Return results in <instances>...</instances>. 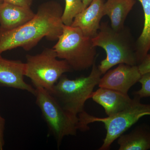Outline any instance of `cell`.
Instances as JSON below:
<instances>
[{"label":"cell","instance_id":"6da1fadb","mask_svg":"<svg viewBox=\"0 0 150 150\" xmlns=\"http://www.w3.org/2000/svg\"><path fill=\"white\" fill-rule=\"evenodd\" d=\"M63 11L59 3L47 2L40 6L33 18L21 26L9 30L0 27V55L18 47L29 51L43 38L50 41L58 40L64 25Z\"/></svg>","mask_w":150,"mask_h":150},{"label":"cell","instance_id":"7a4b0ae2","mask_svg":"<svg viewBox=\"0 0 150 150\" xmlns=\"http://www.w3.org/2000/svg\"><path fill=\"white\" fill-rule=\"evenodd\" d=\"M92 40L95 47L102 48L106 52V58L98 66L102 75L119 64L138 65L135 43L127 27L115 30L108 22H102Z\"/></svg>","mask_w":150,"mask_h":150},{"label":"cell","instance_id":"3957f363","mask_svg":"<svg viewBox=\"0 0 150 150\" xmlns=\"http://www.w3.org/2000/svg\"><path fill=\"white\" fill-rule=\"evenodd\" d=\"M102 75L96 62L87 76L71 80L64 74L49 92L64 110L78 117L79 114L84 111L85 103L91 98Z\"/></svg>","mask_w":150,"mask_h":150},{"label":"cell","instance_id":"277c9868","mask_svg":"<svg viewBox=\"0 0 150 150\" xmlns=\"http://www.w3.org/2000/svg\"><path fill=\"white\" fill-rule=\"evenodd\" d=\"M132 104L125 110L110 116L99 118L84 111L78 115L79 130L85 131L89 129L90 123L101 122L104 124L106 134L103 144L98 149L107 150L115 140L145 115H150V104H143L139 97L134 96Z\"/></svg>","mask_w":150,"mask_h":150},{"label":"cell","instance_id":"5b68a950","mask_svg":"<svg viewBox=\"0 0 150 150\" xmlns=\"http://www.w3.org/2000/svg\"><path fill=\"white\" fill-rule=\"evenodd\" d=\"M53 47L59 59L64 60L73 71H83L96 62V47L92 38L78 27L64 25L63 32Z\"/></svg>","mask_w":150,"mask_h":150},{"label":"cell","instance_id":"8992f818","mask_svg":"<svg viewBox=\"0 0 150 150\" xmlns=\"http://www.w3.org/2000/svg\"><path fill=\"white\" fill-rule=\"evenodd\" d=\"M57 58L53 48H45L36 55H26L25 76L30 79L35 88L51 91L63 75L73 71L65 60Z\"/></svg>","mask_w":150,"mask_h":150},{"label":"cell","instance_id":"52a82bcc","mask_svg":"<svg viewBox=\"0 0 150 150\" xmlns=\"http://www.w3.org/2000/svg\"><path fill=\"white\" fill-rule=\"evenodd\" d=\"M36 103L40 108L49 133L60 146L65 137L76 136L79 130V117L64 110L48 91L36 88Z\"/></svg>","mask_w":150,"mask_h":150},{"label":"cell","instance_id":"ba28073f","mask_svg":"<svg viewBox=\"0 0 150 150\" xmlns=\"http://www.w3.org/2000/svg\"><path fill=\"white\" fill-rule=\"evenodd\" d=\"M142 76L138 65L121 64L108 70L101 78L98 86L128 94L131 87L139 82Z\"/></svg>","mask_w":150,"mask_h":150},{"label":"cell","instance_id":"9c48e42d","mask_svg":"<svg viewBox=\"0 0 150 150\" xmlns=\"http://www.w3.org/2000/svg\"><path fill=\"white\" fill-rule=\"evenodd\" d=\"M25 63L4 59L0 55V86L26 91L35 96V88L25 81Z\"/></svg>","mask_w":150,"mask_h":150},{"label":"cell","instance_id":"30bf717a","mask_svg":"<svg viewBox=\"0 0 150 150\" xmlns=\"http://www.w3.org/2000/svg\"><path fill=\"white\" fill-rule=\"evenodd\" d=\"M105 0H93L89 5L77 15L71 26L78 27L86 36L92 38L96 36L100 21L105 16Z\"/></svg>","mask_w":150,"mask_h":150},{"label":"cell","instance_id":"8fae6325","mask_svg":"<svg viewBox=\"0 0 150 150\" xmlns=\"http://www.w3.org/2000/svg\"><path fill=\"white\" fill-rule=\"evenodd\" d=\"M91 98L104 108L108 116H112L129 107L134 102L128 94L105 88L93 92Z\"/></svg>","mask_w":150,"mask_h":150},{"label":"cell","instance_id":"7c38bea8","mask_svg":"<svg viewBox=\"0 0 150 150\" xmlns=\"http://www.w3.org/2000/svg\"><path fill=\"white\" fill-rule=\"evenodd\" d=\"M35 14L30 7L4 2L0 6V27L7 30L17 28L30 20Z\"/></svg>","mask_w":150,"mask_h":150},{"label":"cell","instance_id":"4fadbf2b","mask_svg":"<svg viewBox=\"0 0 150 150\" xmlns=\"http://www.w3.org/2000/svg\"><path fill=\"white\" fill-rule=\"evenodd\" d=\"M119 150L150 149V128L146 124L137 126L130 133L118 139Z\"/></svg>","mask_w":150,"mask_h":150},{"label":"cell","instance_id":"5bb4252c","mask_svg":"<svg viewBox=\"0 0 150 150\" xmlns=\"http://www.w3.org/2000/svg\"><path fill=\"white\" fill-rule=\"evenodd\" d=\"M136 0H107L104 3L105 16L109 17L111 27L115 30L123 29L128 14Z\"/></svg>","mask_w":150,"mask_h":150},{"label":"cell","instance_id":"9a60e30c","mask_svg":"<svg viewBox=\"0 0 150 150\" xmlns=\"http://www.w3.org/2000/svg\"><path fill=\"white\" fill-rule=\"evenodd\" d=\"M141 3L144 15V28L135 43L138 65L148 54L150 47V0H138Z\"/></svg>","mask_w":150,"mask_h":150},{"label":"cell","instance_id":"2e32d148","mask_svg":"<svg viewBox=\"0 0 150 150\" xmlns=\"http://www.w3.org/2000/svg\"><path fill=\"white\" fill-rule=\"evenodd\" d=\"M84 9L82 0H65V7L62 16L64 25L71 26L74 19Z\"/></svg>","mask_w":150,"mask_h":150},{"label":"cell","instance_id":"e0dca14e","mask_svg":"<svg viewBox=\"0 0 150 150\" xmlns=\"http://www.w3.org/2000/svg\"><path fill=\"white\" fill-rule=\"evenodd\" d=\"M139 82L142 84V88L134 92V96L140 98L150 97V72L142 75Z\"/></svg>","mask_w":150,"mask_h":150},{"label":"cell","instance_id":"ac0fdd59","mask_svg":"<svg viewBox=\"0 0 150 150\" xmlns=\"http://www.w3.org/2000/svg\"><path fill=\"white\" fill-rule=\"evenodd\" d=\"M141 74L143 75L150 72V54H147L138 65Z\"/></svg>","mask_w":150,"mask_h":150},{"label":"cell","instance_id":"d6986e66","mask_svg":"<svg viewBox=\"0 0 150 150\" xmlns=\"http://www.w3.org/2000/svg\"><path fill=\"white\" fill-rule=\"evenodd\" d=\"M33 0H3L4 2L24 7H30Z\"/></svg>","mask_w":150,"mask_h":150},{"label":"cell","instance_id":"ffe728a7","mask_svg":"<svg viewBox=\"0 0 150 150\" xmlns=\"http://www.w3.org/2000/svg\"><path fill=\"white\" fill-rule=\"evenodd\" d=\"M5 119L1 116L0 112V150H2L5 144L4 139Z\"/></svg>","mask_w":150,"mask_h":150},{"label":"cell","instance_id":"44dd1931","mask_svg":"<svg viewBox=\"0 0 150 150\" xmlns=\"http://www.w3.org/2000/svg\"><path fill=\"white\" fill-rule=\"evenodd\" d=\"M92 1L93 0H82L84 6V9L89 5Z\"/></svg>","mask_w":150,"mask_h":150},{"label":"cell","instance_id":"7402d4cb","mask_svg":"<svg viewBox=\"0 0 150 150\" xmlns=\"http://www.w3.org/2000/svg\"><path fill=\"white\" fill-rule=\"evenodd\" d=\"M4 3V1H3V0H0V6Z\"/></svg>","mask_w":150,"mask_h":150},{"label":"cell","instance_id":"603a6c76","mask_svg":"<svg viewBox=\"0 0 150 150\" xmlns=\"http://www.w3.org/2000/svg\"></svg>","mask_w":150,"mask_h":150}]
</instances>
